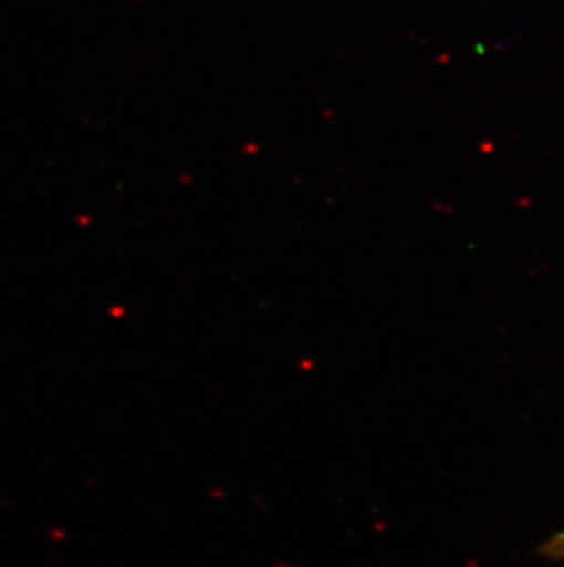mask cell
Returning a JSON list of instances; mask_svg holds the SVG:
<instances>
[{"label": "cell", "mask_w": 564, "mask_h": 567, "mask_svg": "<svg viewBox=\"0 0 564 567\" xmlns=\"http://www.w3.org/2000/svg\"><path fill=\"white\" fill-rule=\"evenodd\" d=\"M539 558H544L549 563L557 564L564 560V529L555 530L554 535L549 536L546 540L537 547L535 551Z\"/></svg>", "instance_id": "1"}]
</instances>
